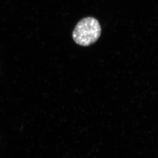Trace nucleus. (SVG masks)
I'll list each match as a JSON object with an SVG mask.
<instances>
[{
    "label": "nucleus",
    "instance_id": "1",
    "mask_svg": "<svg viewBox=\"0 0 158 158\" xmlns=\"http://www.w3.org/2000/svg\"><path fill=\"white\" fill-rule=\"evenodd\" d=\"M101 34V27L99 21L93 17H87L77 24L72 32V38L78 45L87 47L97 42Z\"/></svg>",
    "mask_w": 158,
    "mask_h": 158
}]
</instances>
